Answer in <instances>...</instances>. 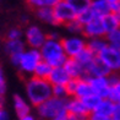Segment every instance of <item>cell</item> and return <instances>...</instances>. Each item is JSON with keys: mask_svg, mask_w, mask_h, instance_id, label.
Wrapping results in <instances>:
<instances>
[{"mask_svg": "<svg viewBox=\"0 0 120 120\" xmlns=\"http://www.w3.org/2000/svg\"><path fill=\"white\" fill-rule=\"evenodd\" d=\"M52 90L53 86L49 83L48 80L39 79L36 76H30L25 85L26 99L30 102L31 105L38 107L43 102L53 97Z\"/></svg>", "mask_w": 120, "mask_h": 120, "instance_id": "1", "label": "cell"}, {"mask_svg": "<svg viewBox=\"0 0 120 120\" xmlns=\"http://www.w3.org/2000/svg\"><path fill=\"white\" fill-rule=\"evenodd\" d=\"M42 60L49 64L52 68L63 66L65 61L68 60L65 52L61 45V38L48 37L44 44L39 49Z\"/></svg>", "mask_w": 120, "mask_h": 120, "instance_id": "2", "label": "cell"}, {"mask_svg": "<svg viewBox=\"0 0 120 120\" xmlns=\"http://www.w3.org/2000/svg\"><path fill=\"white\" fill-rule=\"evenodd\" d=\"M65 103L66 99H61V98L56 97H50L45 102H43L37 108V114L42 119L50 120L54 116H56L58 114L65 112Z\"/></svg>", "mask_w": 120, "mask_h": 120, "instance_id": "3", "label": "cell"}, {"mask_svg": "<svg viewBox=\"0 0 120 120\" xmlns=\"http://www.w3.org/2000/svg\"><path fill=\"white\" fill-rule=\"evenodd\" d=\"M41 61H42V56H41V53L38 49L26 48V50L21 54L20 64L17 68L23 75L33 76L37 65Z\"/></svg>", "mask_w": 120, "mask_h": 120, "instance_id": "4", "label": "cell"}, {"mask_svg": "<svg viewBox=\"0 0 120 120\" xmlns=\"http://www.w3.org/2000/svg\"><path fill=\"white\" fill-rule=\"evenodd\" d=\"M61 45L68 59H75L87 48V39L83 36H66L61 38Z\"/></svg>", "mask_w": 120, "mask_h": 120, "instance_id": "5", "label": "cell"}, {"mask_svg": "<svg viewBox=\"0 0 120 120\" xmlns=\"http://www.w3.org/2000/svg\"><path fill=\"white\" fill-rule=\"evenodd\" d=\"M48 34L38 25H30L25 31V43L31 49H39L47 41Z\"/></svg>", "mask_w": 120, "mask_h": 120, "instance_id": "6", "label": "cell"}, {"mask_svg": "<svg viewBox=\"0 0 120 120\" xmlns=\"http://www.w3.org/2000/svg\"><path fill=\"white\" fill-rule=\"evenodd\" d=\"M54 12V19H55L56 25H68L69 22L76 20V12L74 11V9L70 6V4L66 0H61L60 3H58L53 8Z\"/></svg>", "mask_w": 120, "mask_h": 120, "instance_id": "7", "label": "cell"}, {"mask_svg": "<svg viewBox=\"0 0 120 120\" xmlns=\"http://www.w3.org/2000/svg\"><path fill=\"white\" fill-rule=\"evenodd\" d=\"M105 66L112 72H120V50L107 45V48L98 55Z\"/></svg>", "mask_w": 120, "mask_h": 120, "instance_id": "8", "label": "cell"}, {"mask_svg": "<svg viewBox=\"0 0 120 120\" xmlns=\"http://www.w3.org/2000/svg\"><path fill=\"white\" fill-rule=\"evenodd\" d=\"M65 110L72 118H88L90 113L83 105L82 101L76 97H69L66 98V103H65Z\"/></svg>", "mask_w": 120, "mask_h": 120, "instance_id": "9", "label": "cell"}, {"mask_svg": "<svg viewBox=\"0 0 120 120\" xmlns=\"http://www.w3.org/2000/svg\"><path fill=\"white\" fill-rule=\"evenodd\" d=\"M91 86L92 93L101 97L102 99L109 98L110 93V85L107 77H87Z\"/></svg>", "mask_w": 120, "mask_h": 120, "instance_id": "10", "label": "cell"}, {"mask_svg": "<svg viewBox=\"0 0 120 120\" xmlns=\"http://www.w3.org/2000/svg\"><path fill=\"white\" fill-rule=\"evenodd\" d=\"M82 36L86 38V39L105 37V31H104V28H103L102 20L98 19V17H94L92 21H90L88 23L83 25Z\"/></svg>", "mask_w": 120, "mask_h": 120, "instance_id": "11", "label": "cell"}, {"mask_svg": "<svg viewBox=\"0 0 120 120\" xmlns=\"http://www.w3.org/2000/svg\"><path fill=\"white\" fill-rule=\"evenodd\" d=\"M110 74H112V71L105 66L104 63H103L98 56L91 63L90 66L86 69L87 77H108Z\"/></svg>", "mask_w": 120, "mask_h": 120, "instance_id": "12", "label": "cell"}, {"mask_svg": "<svg viewBox=\"0 0 120 120\" xmlns=\"http://www.w3.org/2000/svg\"><path fill=\"white\" fill-rule=\"evenodd\" d=\"M63 68L65 69V71L68 72V75L70 76V79H86V69L82 66L81 64L77 63L76 59H68L65 64L63 65Z\"/></svg>", "mask_w": 120, "mask_h": 120, "instance_id": "13", "label": "cell"}, {"mask_svg": "<svg viewBox=\"0 0 120 120\" xmlns=\"http://www.w3.org/2000/svg\"><path fill=\"white\" fill-rule=\"evenodd\" d=\"M48 81L52 86H65L70 81V76L65 71L63 66L53 68L52 72L48 77Z\"/></svg>", "mask_w": 120, "mask_h": 120, "instance_id": "14", "label": "cell"}, {"mask_svg": "<svg viewBox=\"0 0 120 120\" xmlns=\"http://www.w3.org/2000/svg\"><path fill=\"white\" fill-rule=\"evenodd\" d=\"M14 109L15 113L19 118H22L25 115L31 114V104L25 97L21 94H15L14 96Z\"/></svg>", "mask_w": 120, "mask_h": 120, "instance_id": "15", "label": "cell"}, {"mask_svg": "<svg viewBox=\"0 0 120 120\" xmlns=\"http://www.w3.org/2000/svg\"><path fill=\"white\" fill-rule=\"evenodd\" d=\"M90 10L98 19H102V17H104L105 15L112 12L110 5H109L105 0H91Z\"/></svg>", "mask_w": 120, "mask_h": 120, "instance_id": "16", "label": "cell"}, {"mask_svg": "<svg viewBox=\"0 0 120 120\" xmlns=\"http://www.w3.org/2000/svg\"><path fill=\"white\" fill-rule=\"evenodd\" d=\"M101 20H102L103 28H104V31H105V34L120 28V17L115 12L108 14V15L104 16V17H102Z\"/></svg>", "mask_w": 120, "mask_h": 120, "instance_id": "17", "label": "cell"}, {"mask_svg": "<svg viewBox=\"0 0 120 120\" xmlns=\"http://www.w3.org/2000/svg\"><path fill=\"white\" fill-rule=\"evenodd\" d=\"M36 16L37 19L44 22L47 25H56L55 23V19H54V12H53V8L44 6V8H39L36 10Z\"/></svg>", "mask_w": 120, "mask_h": 120, "instance_id": "18", "label": "cell"}, {"mask_svg": "<svg viewBox=\"0 0 120 120\" xmlns=\"http://www.w3.org/2000/svg\"><path fill=\"white\" fill-rule=\"evenodd\" d=\"M107 45H108V43L105 41V37L87 39V48H88L96 56L99 55V53L104 50V49L107 48Z\"/></svg>", "mask_w": 120, "mask_h": 120, "instance_id": "19", "label": "cell"}, {"mask_svg": "<svg viewBox=\"0 0 120 120\" xmlns=\"http://www.w3.org/2000/svg\"><path fill=\"white\" fill-rule=\"evenodd\" d=\"M5 50L9 55L14 54H21L26 50V43L22 39H16V41H6L5 43Z\"/></svg>", "mask_w": 120, "mask_h": 120, "instance_id": "20", "label": "cell"}, {"mask_svg": "<svg viewBox=\"0 0 120 120\" xmlns=\"http://www.w3.org/2000/svg\"><path fill=\"white\" fill-rule=\"evenodd\" d=\"M92 94V90H91V86H90V82H88V79H80L77 80V87H76V92H75V96L76 98H82L87 97Z\"/></svg>", "mask_w": 120, "mask_h": 120, "instance_id": "21", "label": "cell"}, {"mask_svg": "<svg viewBox=\"0 0 120 120\" xmlns=\"http://www.w3.org/2000/svg\"><path fill=\"white\" fill-rule=\"evenodd\" d=\"M114 109H115V103L113 101H110L109 98H104V99H102V102L99 103V105H98L97 110L94 113H98V114H101V115H105V116L112 118Z\"/></svg>", "mask_w": 120, "mask_h": 120, "instance_id": "22", "label": "cell"}, {"mask_svg": "<svg viewBox=\"0 0 120 120\" xmlns=\"http://www.w3.org/2000/svg\"><path fill=\"white\" fill-rule=\"evenodd\" d=\"M82 103H83V105L86 107V109L88 110V113H94L97 110V108L98 105H99V103L102 102V98L101 97H98L96 94H90V96H87L85 98H82Z\"/></svg>", "mask_w": 120, "mask_h": 120, "instance_id": "23", "label": "cell"}, {"mask_svg": "<svg viewBox=\"0 0 120 120\" xmlns=\"http://www.w3.org/2000/svg\"><path fill=\"white\" fill-rule=\"evenodd\" d=\"M96 58H97V56L94 55V54L92 53L88 48H86V49H83V50L81 52L75 59L77 60V63L82 65L85 69H87V68H88L90 65H91V63Z\"/></svg>", "mask_w": 120, "mask_h": 120, "instance_id": "24", "label": "cell"}, {"mask_svg": "<svg viewBox=\"0 0 120 120\" xmlns=\"http://www.w3.org/2000/svg\"><path fill=\"white\" fill-rule=\"evenodd\" d=\"M70 4V6L74 9L76 15L82 14L83 11L88 10L91 6V0H66Z\"/></svg>", "mask_w": 120, "mask_h": 120, "instance_id": "25", "label": "cell"}, {"mask_svg": "<svg viewBox=\"0 0 120 120\" xmlns=\"http://www.w3.org/2000/svg\"><path fill=\"white\" fill-rule=\"evenodd\" d=\"M52 66L49 64H47L45 61H42L37 65V68L34 70V74L33 76H36V77H39V79H44V80H48L49 75H50L52 72Z\"/></svg>", "mask_w": 120, "mask_h": 120, "instance_id": "26", "label": "cell"}, {"mask_svg": "<svg viewBox=\"0 0 120 120\" xmlns=\"http://www.w3.org/2000/svg\"><path fill=\"white\" fill-rule=\"evenodd\" d=\"M61 0H26L27 5L32 9H39V8H44V6H49V8H54L58 3H60Z\"/></svg>", "mask_w": 120, "mask_h": 120, "instance_id": "27", "label": "cell"}, {"mask_svg": "<svg viewBox=\"0 0 120 120\" xmlns=\"http://www.w3.org/2000/svg\"><path fill=\"white\" fill-rule=\"evenodd\" d=\"M105 41H107L109 47L119 49L120 50V30L113 31V32H110V33L105 34Z\"/></svg>", "mask_w": 120, "mask_h": 120, "instance_id": "28", "label": "cell"}, {"mask_svg": "<svg viewBox=\"0 0 120 120\" xmlns=\"http://www.w3.org/2000/svg\"><path fill=\"white\" fill-rule=\"evenodd\" d=\"M68 32L70 33V36H82V28L83 26L81 25L77 20H74L71 22H69L68 25H65Z\"/></svg>", "mask_w": 120, "mask_h": 120, "instance_id": "29", "label": "cell"}, {"mask_svg": "<svg viewBox=\"0 0 120 120\" xmlns=\"http://www.w3.org/2000/svg\"><path fill=\"white\" fill-rule=\"evenodd\" d=\"M109 99L113 101L115 104H120V81L110 87V93H109Z\"/></svg>", "mask_w": 120, "mask_h": 120, "instance_id": "30", "label": "cell"}, {"mask_svg": "<svg viewBox=\"0 0 120 120\" xmlns=\"http://www.w3.org/2000/svg\"><path fill=\"white\" fill-rule=\"evenodd\" d=\"M94 17H96V16L93 15V12H92L91 10L88 9V10H86V11H83L82 14H80V15L76 16V20H77L83 26V25H86V23H88L90 21H92Z\"/></svg>", "mask_w": 120, "mask_h": 120, "instance_id": "31", "label": "cell"}, {"mask_svg": "<svg viewBox=\"0 0 120 120\" xmlns=\"http://www.w3.org/2000/svg\"><path fill=\"white\" fill-rule=\"evenodd\" d=\"M22 31L19 27H12L10 28L8 32V41H16V39H21L22 38Z\"/></svg>", "mask_w": 120, "mask_h": 120, "instance_id": "32", "label": "cell"}, {"mask_svg": "<svg viewBox=\"0 0 120 120\" xmlns=\"http://www.w3.org/2000/svg\"><path fill=\"white\" fill-rule=\"evenodd\" d=\"M52 93H53V97H56V98H61V99H66L68 98L65 86H53Z\"/></svg>", "mask_w": 120, "mask_h": 120, "instance_id": "33", "label": "cell"}, {"mask_svg": "<svg viewBox=\"0 0 120 120\" xmlns=\"http://www.w3.org/2000/svg\"><path fill=\"white\" fill-rule=\"evenodd\" d=\"M76 87H77V80H76V79H70V81H69L66 85H65V90H66L68 98L75 96Z\"/></svg>", "mask_w": 120, "mask_h": 120, "instance_id": "34", "label": "cell"}, {"mask_svg": "<svg viewBox=\"0 0 120 120\" xmlns=\"http://www.w3.org/2000/svg\"><path fill=\"white\" fill-rule=\"evenodd\" d=\"M5 92H6V79H5L3 68L0 66V94L4 96Z\"/></svg>", "mask_w": 120, "mask_h": 120, "instance_id": "35", "label": "cell"}, {"mask_svg": "<svg viewBox=\"0 0 120 120\" xmlns=\"http://www.w3.org/2000/svg\"><path fill=\"white\" fill-rule=\"evenodd\" d=\"M88 120H113L110 116H105V115H101L98 113H91L88 115Z\"/></svg>", "mask_w": 120, "mask_h": 120, "instance_id": "36", "label": "cell"}, {"mask_svg": "<svg viewBox=\"0 0 120 120\" xmlns=\"http://www.w3.org/2000/svg\"><path fill=\"white\" fill-rule=\"evenodd\" d=\"M72 119H74V118L70 116L69 114L66 113V110H65V112H63V113L58 114L56 116H54V118L50 119V120H72Z\"/></svg>", "mask_w": 120, "mask_h": 120, "instance_id": "37", "label": "cell"}, {"mask_svg": "<svg viewBox=\"0 0 120 120\" xmlns=\"http://www.w3.org/2000/svg\"><path fill=\"white\" fill-rule=\"evenodd\" d=\"M105 1L110 5L112 12H116L118 8L120 6V0H105Z\"/></svg>", "mask_w": 120, "mask_h": 120, "instance_id": "38", "label": "cell"}, {"mask_svg": "<svg viewBox=\"0 0 120 120\" xmlns=\"http://www.w3.org/2000/svg\"><path fill=\"white\" fill-rule=\"evenodd\" d=\"M21 54H22V53H21ZM21 54H14V55H10V61H11V64L15 65L16 68H17V66H19V64H20Z\"/></svg>", "mask_w": 120, "mask_h": 120, "instance_id": "39", "label": "cell"}, {"mask_svg": "<svg viewBox=\"0 0 120 120\" xmlns=\"http://www.w3.org/2000/svg\"><path fill=\"white\" fill-rule=\"evenodd\" d=\"M112 119L113 120H120V104H115V109L113 112Z\"/></svg>", "mask_w": 120, "mask_h": 120, "instance_id": "40", "label": "cell"}, {"mask_svg": "<svg viewBox=\"0 0 120 120\" xmlns=\"http://www.w3.org/2000/svg\"><path fill=\"white\" fill-rule=\"evenodd\" d=\"M0 120H9V113L0 105Z\"/></svg>", "mask_w": 120, "mask_h": 120, "instance_id": "41", "label": "cell"}, {"mask_svg": "<svg viewBox=\"0 0 120 120\" xmlns=\"http://www.w3.org/2000/svg\"><path fill=\"white\" fill-rule=\"evenodd\" d=\"M19 120H36V118L32 114H28V115H25L22 118H19Z\"/></svg>", "mask_w": 120, "mask_h": 120, "instance_id": "42", "label": "cell"}, {"mask_svg": "<svg viewBox=\"0 0 120 120\" xmlns=\"http://www.w3.org/2000/svg\"><path fill=\"white\" fill-rule=\"evenodd\" d=\"M72 120H88V118H79V119L77 118H74Z\"/></svg>", "mask_w": 120, "mask_h": 120, "instance_id": "43", "label": "cell"}, {"mask_svg": "<svg viewBox=\"0 0 120 120\" xmlns=\"http://www.w3.org/2000/svg\"><path fill=\"white\" fill-rule=\"evenodd\" d=\"M115 14H116V15L119 16V17H120V6L118 8V10H116V12H115Z\"/></svg>", "mask_w": 120, "mask_h": 120, "instance_id": "44", "label": "cell"}, {"mask_svg": "<svg viewBox=\"0 0 120 120\" xmlns=\"http://www.w3.org/2000/svg\"><path fill=\"white\" fill-rule=\"evenodd\" d=\"M0 105H3V96L0 94Z\"/></svg>", "mask_w": 120, "mask_h": 120, "instance_id": "45", "label": "cell"}, {"mask_svg": "<svg viewBox=\"0 0 120 120\" xmlns=\"http://www.w3.org/2000/svg\"><path fill=\"white\" fill-rule=\"evenodd\" d=\"M119 30H120V28H119Z\"/></svg>", "mask_w": 120, "mask_h": 120, "instance_id": "46", "label": "cell"}]
</instances>
